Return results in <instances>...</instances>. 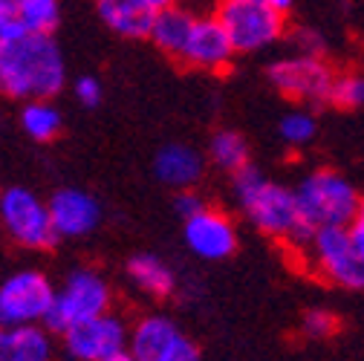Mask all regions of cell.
I'll return each instance as SVG.
<instances>
[{
    "label": "cell",
    "mask_w": 364,
    "mask_h": 361,
    "mask_svg": "<svg viewBox=\"0 0 364 361\" xmlns=\"http://www.w3.org/2000/svg\"><path fill=\"white\" fill-rule=\"evenodd\" d=\"M67 81V64L61 47L50 32H29L15 26L0 35V93L35 102L53 99Z\"/></svg>",
    "instance_id": "6da1fadb"
},
{
    "label": "cell",
    "mask_w": 364,
    "mask_h": 361,
    "mask_svg": "<svg viewBox=\"0 0 364 361\" xmlns=\"http://www.w3.org/2000/svg\"><path fill=\"white\" fill-rule=\"evenodd\" d=\"M232 185H235L237 208L260 235H266L272 240L295 243V246L306 243L312 229L301 217L295 188H287V185L275 183V179H269L255 165L237 171Z\"/></svg>",
    "instance_id": "7a4b0ae2"
},
{
    "label": "cell",
    "mask_w": 364,
    "mask_h": 361,
    "mask_svg": "<svg viewBox=\"0 0 364 361\" xmlns=\"http://www.w3.org/2000/svg\"><path fill=\"white\" fill-rule=\"evenodd\" d=\"M295 200L309 229L350 225L361 208V194L350 179L333 168H315L295 185Z\"/></svg>",
    "instance_id": "3957f363"
},
{
    "label": "cell",
    "mask_w": 364,
    "mask_h": 361,
    "mask_svg": "<svg viewBox=\"0 0 364 361\" xmlns=\"http://www.w3.org/2000/svg\"><path fill=\"white\" fill-rule=\"evenodd\" d=\"M301 252H304V263L321 281L338 289H350V292L364 289V254L358 252L350 235V225L312 229Z\"/></svg>",
    "instance_id": "277c9868"
},
{
    "label": "cell",
    "mask_w": 364,
    "mask_h": 361,
    "mask_svg": "<svg viewBox=\"0 0 364 361\" xmlns=\"http://www.w3.org/2000/svg\"><path fill=\"white\" fill-rule=\"evenodd\" d=\"M105 312H110V284L93 269H75L55 289V301L43 318V327L64 335L67 330Z\"/></svg>",
    "instance_id": "5b68a950"
},
{
    "label": "cell",
    "mask_w": 364,
    "mask_h": 361,
    "mask_svg": "<svg viewBox=\"0 0 364 361\" xmlns=\"http://www.w3.org/2000/svg\"><path fill=\"white\" fill-rule=\"evenodd\" d=\"M217 18L229 32L237 55L260 53L287 32V12L266 0H217Z\"/></svg>",
    "instance_id": "8992f818"
},
{
    "label": "cell",
    "mask_w": 364,
    "mask_h": 361,
    "mask_svg": "<svg viewBox=\"0 0 364 361\" xmlns=\"http://www.w3.org/2000/svg\"><path fill=\"white\" fill-rule=\"evenodd\" d=\"M0 222L6 235L23 249L47 252L61 240L50 214V203H43L38 194L21 185L0 191Z\"/></svg>",
    "instance_id": "52a82bcc"
},
{
    "label": "cell",
    "mask_w": 364,
    "mask_h": 361,
    "mask_svg": "<svg viewBox=\"0 0 364 361\" xmlns=\"http://www.w3.org/2000/svg\"><path fill=\"white\" fill-rule=\"evenodd\" d=\"M55 301V286L35 269L9 275L0 284V327H29L43 324Z\"/></svg>",
    "instance_id": "ba28073f"
},
{
    "label": "cell",
    "mask_w": 364,
    "mask_h": 361,
    "mask_svg": "<svg viewBox=\"0 0 364 361\" xmlns=\"http://www.w3.org/2000/svg\"><path fill=\"white\" fill-rule=\"evenodd\" d=\"M266 78L281 96H287L292 102L318 104V102H330L336 72L324 58L292 53L287 58L272 61L266 70Z\"/></svg>",
    "instance_id": "9c48e42d"
},
{
    "label": "cell",
    "mask_w": 364,
    "mask_h": 361,
    "mask_svg": "<svg viewBox=\"0 0 364 361\" xmlns=\"http://www.w3.org/2000/svg\"><path fill=\"white\" fill-rule=\"evenodd\" d=\"M127 350L136 361H203L200 347L165 315H145L130 327Z\"/></svg>",
    "instance_id": "30bf717a"
},
{
    "label": "cell",
    "mask_w": 364,
    "mask_h": 361,
    "mask_svg": "<svg viewBox=\"0 0 364 361\" xmlns=\"http://www.w3.org/2000/svg\"><path fill=\"white\" fill-rule=\"evenodd\" d=\"M235 55H237V50H235L229 32H225V26L220 23L217 12H200L194 18L188 41L176 61H182L186 67H194V70H205V72H223L232 67Z\"/></svg>",
    "instance_id": "8fae6325"
},
{
    "label": "cell",
    "mask_w": 364,
    "mask_h": 361,
    "mask_svg": "<svg viewBox=\"0 0 364 361\" xmlns=\"http://www.w3.org/2000/svg\"><path fill=\"white\" fill-rule=\"evenodd\" d=\"M64 352L73 361H102L119 350H127L130 330L113 312H105L99 318H90L64 335Z\"/></svg>",
    "instance_id": "7c38bea8"
},
{
    "label": "cell",
    "mask_w": 364,
    "mask_h": 361,
    "mask_svg": "<svg viewBox=\"0 0 364 361\" xmlns=\"http://www.w3.org/2000/svg\"><path fill=\"white\" fill-rule=\"evenodd\" d=\"M182 237L186 246L203 257V260H225L237 252V225L235 220L220 211L205 205L203 211H197L194 217L182 220Z\"/></svg>",
    "instance_id": "4fadbf2b"
},
{
    "label": "cell",
    "mask_w": 364,
    "mask_h": 361,
    "mask_svg": "<svg viewBox=\"0 0 364 361\" xmlns=\"http://www.w3.org/2000/svg\"><path fill=\"white\" fill-rule=\"evenodd\" d=\"M50 214L61 235V240L87 237L99 229L102 222V205L93 194L81 188H61L50 197Z\"/></svg>",
    "instance_id": "5bb4252c"
},
{
    "label": "cell",
    "mask_w": 364,
    "mask_h": 361,
    "mask_svg": "<svg viewBox=\"0 0 364 361\" xmlns=\"http://www.w3.org/2000/svg\"><path fill=\"white\" fill-rule=\"evenodd\" d=\"M154 173L159 183H165L168 188H176V191H186V188H194L203 173H205V159L197 148L191 145H165L156 151V159H154Z\"/></svg>",
    "instance_id": "9a60e30c"
},
{
    "label": "cell",
    "mask_w": 364,
    "mask_h": 361,
    "mask_svg": "<svg viewBox=\"0 0 364 361\" xmlns=\"http://www.w3.org/2000/svg\"><path fill=\"white\" fill-rule=\"evenodd\" d=\"M96 9L102 23L116 32L119 38H130L139 41L151 35L154 18H156V6L151 0H96Z\"/></svg>",
    "instance_id": "2e32d148"
},
{
    "label": "cell",
    "mask_w": 364,
    "mask_h": 361,
    "mask_svg": "<svg viewBox=\"0 0 364 361\" xmlns=\"http://www.w3.org/2000/svg\"><path fill=\"white\" fill-rule=\"evenodd\" d=\"M197 15H200V12H197L191 4H186V0H176V4H171V6H165V9L156 12L148 38L154 41V47H156L159 53H165V55H171V58H179Z\"/></svg>",
    "instance_id": "e0dca14e"
},
{
    "label": "cell",
    "mask_w": 364,
    "mask_h": 361,
    "mask_svg": "<svg viewBox=\"0 0 364 361\" xmlns=\"http://www.w3.org/2000/svg\"><path fill=\"white\" fill-rule=\"evenodd\" d=\"M0 361H53V338L43 324L0 327Z\"/></svg>",
    "instance_id": "ac0fdd59"
},
{
    "label": "cell",
    "mask_w": 364,
    "mask_h": 361,
    "mask_svg": "<svg viewBox=\"0 0 364 361\" xmlns=\"http://www.w3.org/2000/svg\"><path fill=\"white\" fill-rule=\"evenodd\" d=\"M127 278L133 281L136 289L145 292V295H151V298H168V295H173V289H176L173 269H171L162 257L148 254V252L133 254V257L127 260Z\"/></svg>",
    "instance_id": "d6986e66"
},
{
    "label": "cell",
    "mask_w": 364,
    "mask_h": 361,
    "mask_svg": "<svg viewBox=\"0 0 364 361\" xmlns=\"http://www.w3.org/2000/svg\"><path fill=\"white\" fill-rule=\"evenodd\" d=\"M208 156L220 171H229L232 176L243 168H249V142L237 130H217L208 145Z\"/></svg>",
    "instance_id": "ffe728a7"
},
{
    "label": "cell",
    "mask_w": 364,
    "mask_h": 361,
    "mask_svg": "<svg viewBox=\"0 0 364 361\" xmlns=\"http://www.w3.org/2000/svg\"><path fill=\"white\" fill-rule=\"evenodd\" d=\"M21 124L26 130V136L35 142H53L58 133H61V113L55 104H50V99H35L26 102L21 110Z\"/></svg>",
    "instance_id": "44dd1931"
},
{
    "label": "cell",
    "mask_w": 364,
    "mask_h": 361,
    "mask_svg": "<svg viewBox=\"0 0 364 361\" xmlns=\"http://www.w3.org/2000/svg\"><path fill=\"white\" fill-rule=\"evenodd\" d=\"M18 21L29 32H55L61 21V0H15Z\"/></svg>",
    "instance_id": "7402d4cb"
},
{
    "label": "cell",
    "mask_w": 364,
    "mask_h": 361,
    "mask_svg": "<svg viewBox=\"0 0 364 361\" xmlns=\"http://www.w3.org/2000/svg\"><path fill=\"white\" fill-rule=\"evenodd\" d=\"M278 133H281V139L292 148H306L312 139H315V133H318V122L309 110H289L281 124H278Z\"/></svg>",
    "instance_id": "603a6c76"
},
{
    "label": "cell",
    "mask_w": 364,
    "mask_h": 361,
    "mask_svg": "<svg viewBox=\"0 0 364 361\" xmlns=\"http://www.w3.org/2000/svg\"><path fill=\"white\" fill-rule=\"evenodd\" d=\"M330 104L338 110H358L364 107V75L361 72H341L333 81Z\"/></svg>",
    "instance_id": "cb8c5ba5"
},
{
    "label": "cell",
    "mask_w": 364,
    "mask_h": 361,
    "mask_svg": "<svg viewBox=\"0 0 364 361\" xmlns=\"http://www.w3.org/2000/svg\"><path fill=\"white\" fill-rule=\"evenodd\" d=\"M301 330H304V335L312 338V341H324V338H330V335L338 333V318H336V312H330V309H324V306H312V309H306V315H304Z\"/></svg>",
    "instance_id": "d4e9b609"
},
{
    "label": "cell",
    "mask_w": 364,
    "mask_h": 361,
    "mask_svg": "<svg viewBox=\"0 0 364 361\" xmlns=\"http://www.w3.org/2000/svg\"><path fill=\"white\" fill-rule=\"evenodd\" d=\"M292 47H295V53H301V55H318V58H324V53H327V38L318 32V29H312V26H301V29L292 32Z\"/></svg>",
    "instance_id": "484cf974"
},
{
    "label": "cell",
    "mask_w": 364,
    "mask_h": 361,
    "mask_svg": "<svg viewBox=\"0 0 364 361\" xmlns=\"http://www.w3.org/2000/svg\"><path fill=\"white\" fill-rule=\"evenodd\" d=\"M73 93H75V99H78L84 107H96V104L102 102V84H99V78H93V75H81V78L75 81V87H73Z\"/></svg>",
    "instance_id": "4316f807"
},
{
    "label": "cell",
    "mask_w": 364,
    "mask_h": 361,
    "mask_svg": "<svg viewBox=\"0 0 364 361\" xmlns=\"http://www.w3.org/2000/svg\"><path fill=\"white\" fill-rule=\"evenodd\" d=\"M208 203L194 191V188H186V191H179L176 197H173V211L182 217V220H188V217H194L197 211H203Z\"/></svg>",
    "instance_id": "83f0119b"
},
{
    "label": "cell",
    "mask_w": 364,
    "mask_h": 361,
    "mask_svg": "<svg viewBox=\"0 0 364 361\" xmlns=\"http://www.w3.org/2000/svg\"><path fill=\"white\" fill-rule=\"evenodd\" d=\"M21 21H18V4L15 0H0V35L15 29Z\"/></svg>",
    "instance_id": "f1b7e54d"
},
{
    "label": "cell",
    "mask_w": 364,
    "mask_h": 361,
    "mask_svg": "<svg viewBox=\"0 0 364 361\" xmlns=\"http://www.w3.org/2000/svg\"><path fill=\"white\" fill-rule=\"evenodd\" d=\"M350 235H353V240H355V246H358V252L364 254V203H361V208H358V214H355V220L350 222Z\"/></svg>",
    "instance_id": "f546056e"
},
{
    "label": "cell",
    "mask_w": 364,
    "mask_h": 361,
    "mask_svg": "<svg viewBox=\"0 0 364 361\" xmlns=\"http://www.w3.org/2000/svg\"><path fill=\"white\" fill-rule=\"evenodd\" d=\"M102 361H136V355H133L130 350H119V352H113V355H107V358H102Z\"/></svg>",
    "instance_id": "4dcf8cb0"
},
{
    "label": "cell",
    "mask_w": 364,
    "mask_h": 361,
    "mask_svg": "<svg viewBox=\"0 0 364 361\" xmlns=\"http://www.w3.org/2000/svg\"><path fill=\"white\" fill-rule=\"evenodd\" d=\"M266 4H272L275 9H281V12H289V9H292V4H295V0H266Z\"/></svg>",
    "instance_id": "1f68e13d"
},
{
    "label": "cell",
    "mask_w": 364,
    "mask_h": 361,
    "mask_svg": "<svg viewBox=\"0 0 364 361\" xmlns=\"http://www.w3.org/2000/svg\"><path fill=\"white\" fill-rule=\"evenodd\" d=\"M151 4H154L156 9H165V6H171V4H176V0H151Z\"/></svg>",
    "instance_id": "d6a6232c"
}]
</instances>
